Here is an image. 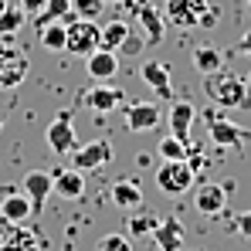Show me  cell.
Returning <instances> with one entry per match:
<instances>
[{
  "label": "cell",
  "mask_w": 251,
  "mask_h": 251,
  "mask_svg": "<svg viewBox=\"0 0 251 251\" xmlns=\"http://www.w3.org/2000/svg\"><path fill=\"white\" fill-rule=\"evenodd\" d=\"M105 3H119V0H105Z\"/></svg>",
  "instance_id": "cell-38"
},
{
  "label": "cell",
  "mask_w": 251,
  "mask_h": 251,
  "mask_svg": "<svg viewBox=\"0 0 251 251\" xmlns=\"http://www.w3.org/2000/svg\"><path fill=\"white\" fill-rule=\"evenodd\" d=\"M238 231H241L245 238H251V210H245V214L238 217Z\"/></svg>",
  "instance_id": "cell-34"
},
{
  "label": "cell",
  "mask_w": 251,
  "mask_h": 251,
  "mask_svg": "<svg viewBox=\"0 0 251 251\" xmlns=\"http://www.w3.org/2000/svg\"><path fill=\"white\" fill-rule=\"evenodd\" d=\"M194 116H197L194 102H187V99H176V102L170 105V132H173L176 139H183V143H187V136H190V126H194Z\"/></svg>",
  "instance_id": "cell-16"
},
{
  "label": "cell",
  "mask_w": 251,
  "mask_h": 251,
  "mask_svg": "<svg viewBox=\"0 0 251 251\" xmlns=\"http://www.w3.org/2000/svg\"><path fill=\"white\" fill-rule=\"evenodd\" d=\"M21 7H24V14H31V17H38L44 10V0H21Z\"/></svg>",
  "instance_id": "cell-33"
},
{
  "label": "cell",
  "mask_w": 251,
  "mask_h": 251,
  "mask_svg": "<svg viewBox=\"0 0 251 251\" xmlns=\"http://www.w3.org/2000/svg\"><path fill=\"white\" fill-rule=\"evenodd\" d=\"M102 41V27L95 21H85V17H75L68 21V38H65V51L78 54V58H88Z\"/></svg>",
  "instance_id": "cell-3"
},
{
  "label": "cell",
  "mask_w": 251,
  "mask_h": 251,
  "mask_svg": "<svg viewBox=\"0 0 251 251\" xmlns=\"http://www.w3.org/2000/svg\"><path fill=\"white\" fill-rule=\"evenodd\" d=\"M207 136L214 146H221V150H241L245 143H248V129H241V126L227 123V119H217V116H210L207 119Z\"/></svg>",
  "instance_id": "cell-7"
},
{
  "label": "cell",
  "mask_w": 251,
  "mask_h": 251,
  "mask_svg": "<svg viewBox=\"0 0 251 251\" xmlns=\"http://www.w3.org/2000/svg\"><path fill=\"white\" fill-rule=\"evenodd\" d=\"M156 224H160V217H156L153 210H143V214H129V221H126L129 234H153V231H156Z\"/></svg>",
  "instance_id": "cell-27"
},
{
  "label": "cell",
  "mask_w": 251,
  "mask_h": 251,
  "mask_svg": "<svg viewBox=\"0 0 251 251\" xmlns=\"http://www.w3.org/2000/svg\"><path fill=\"white\" fill-rule=\"evenodd\" d=\"M54 194L58 197H65V201H78V197H85V176L82 170H58L54 173Z\"/></svg>",
  "instance_id": "cell-18"
},
{
  "label": "cell",
  "mask_w": 251,
  "mask_h": 251,
  "mask_svg": "<svg viewBox=\"0 0 251 251\" xmlns=\"http://www.w3.org/2000/svg\"><path fill=\"white\" fill-rule=\"evenodd\" d=\"M31 217V201L27 194H10L0 201V221H10V224H24Z\"/></svg>",
  "instance_id": "cell-21"
},
{
  "label": "cell",
  "mask_w": 251,
  "mask_h": 251,
  "mask_svg": "<svg viewBox=\"0 0 251 251\" xmlns=\"http://www.w3.org/2000/svg\"><path fill=\"white\" fill-rule=\"evenodd\" d=\"M0 132H3V116H0Z\"/></svg>",
  "instance_id": "cell-37"
},
{
  "label": "cell",
  "mask_w": 251,
  "mask_h": 251,
  "mask_svg": "<svg viewBox=\"0 0 251 251\" xmlns=\"http://www.w3.org/2000/svg\"><path fill=\"white\" fill-rule=\"evenodd\" d=\"M129 38V21H109L102 27V41L99 48H109V51H119V44Z\"/></svg>",
  "instance_id": "cell-24"
},
{
  "label": "cell",
  "mask_w": 251,
  "mask_h": 251,
  "mask_svg": "<svg viewBox=\"0 0 251 251\" xmlns=\"http://www.w3.org/2000/svg\"><path fill=\"white\" fill-rule=\"evenodd\" d=\"M112 201H116V207H123V210L143 207V187H139V180H132V176L116 180L112 183Z\"/></svg>",
  "instance_id": "cell-19"
},
{
  "label": "cell",
  "mask_w": 251,
  "mask_h": 251,
  "mask_svg": "<svg viewBox=\"0 0 251 251\" xmlns=\"http://www.w3.org/2000/svg\"><path fill=\"white\" fill-rule=\"evenodd\" d=\"M160 119H163V112H160L156 102L136 99V102L126 105V126H129V132H150V129L160 126Z\"/></svg>",
  "instance_id": "cell-9"
},
{
  "label": "cell",
  "mask_w": 251,
  "mask_h": 251,
  "mask_svg": "<svg viewBox=\"0 0 251 251\" xmlns=\"http://www.w3.org/2000/svg\"><path fill=\"white\" fill-rule=\"evenodd\" d=\"M183 238H187V227H183V221L180 217H160V224H156V231H153V241H156V248L160 251H180L183 248Z\"/></svg>",
  "instance_id": "cell-14"
},
{
  "label": "cell",
  "mask_w": 251,
  "mask_h": 251,
  "mask_svg": "<svg viewBox=\"0 0 251 251\" xmlns=\"http://www.w3.org/2000/svg\"><path fill=\"white\" fill-rule=\"evenodd\" d=\"M44 139H48V146L58 153V156H68L75 146H78V139H75V126H72V109H61L51 126H48V132H44Z\"/></svg>",
  "instance_id": "cell-6"
},
{
  "label": "cell",
  "mask_w": 251,
  "mask_h": 251,
  "mask_svg": "<svg viewBox=\"0 0 251 251\" xmlns=\"http://www.w3.org/2000/svg\"><path fill=\"white\" fill-rule=\"evenodd\" d=\"M102 10H105V0H72V14L85 21H99Z\"/></svg>",
  "instance_id": "cell-29"
},
{
  "label": "cell",
  "mask_w": 251,
  "mask_h": 251,
  "mask_svg": "<svg viewBox=\"0 0 251 251\" xmlns=\"http://www.w3.org/2000/svg\"><path fill=\"white\" fill-rule=\"evenodd\" d=\"M116 160V150L109 139H95V143H85V146H75L72 150V167L75 170H102L105 163Z\"/></svg>",
  "instance_id": "cell-5"
},
{
  "label": "cell",
  "mask_w": 251,
  "mask_h": 251,
  "mask_svg": "<svg viewBox=\"0 0 251 251\" xmlns=\"http://www.w3.org/2000/svg\"><path fill=\"white\" fill-rule=\"evenodd\" d=\"M207 0H167V17L173 27H197L201 14L207 10Z\"/></svg>",
  "instance_id": "cell-12"
},
{
  "label": "cell",
  "mask_w": 251,
  "mask_h": 251,
  "mask_svg": "<svg viewBox=\"0 0 251 251\" xmlns=\"http://www.w3.org/2000/svg\"><path fill=\"white\" fill-rule=\"evenodd\" d=\"M24 7H14V3H7V10L0 14V34L3 38H14L17 31H21V24H24Z\"/></svg>",
  "instance_id": "cell-26"
},
{
  "label": "cell",
  "mask_w": 251,
  "mask_h": 251,
  "mask_svg": "<svg viewBox=\"0 0 251 251\" xmlns=\"http://www.w3.org/2000/svg\"><path fill=\"white\" fill-rule=\"evenodd\" d=\"M143 44H146V38H132V31H129V38L119 44V51H123V54H139Z\"/></svg>",
  "instance_id": "cell-32"
},
{
  "label": "cell",
  "mask_w": 251,
  "mask_h": 251,
  "mask_svg": "<svg viewBox=\"0 0 251 251\" xmlns=\"http://www.w3.org/2000/svg\"><path fill=\"white\" fill-rule=\"evenodd\" d=\"M85 65H88V75H92L95 82H112V78L119 75V54L109 51V48H95V51L85 58Z\"/></svg>",
  "instance_id": "cell-15"
},
{
  "label": "cell",
  "mask_w": 251,
  "mask_h": 251,
  "mask_svg": "<svg viewBox=\"0 0 251 251\" xmlns=\"http://www.w3.org/2000/svg\"><path fill=\"white\" fill-rule=\"evenodd\" d=\"M24 194L31 201V214H41L48 197L54 194V173H44V170H31L24 176Z\"/></svg>",
  "instance_id": "cell-11"
},
{
  "label": "cell",
  "mask_w": 251,
  "mask_h": 251,
  "mask_svg": "<svg viewBox=\"0 0 251 251\" xmlns=\"http://www.w3.org/2000/svg\"><path fill=\"white\" fill-rule=\"evenodd\" d=\"M136 17H139L143 34H146V44H160V41H163V24H167V17H163L153 3H139Z\"/></svg>",
  "instance_id": "cell-17"
},
{
  "label": "cell",
  "mask_w": 251,
  "mask_h": 251,
  "mask_svg": "<svg viewBox=\"0 0 251 251\" xmlns=\"http://www.w3.org/2000/svg\"><path fill=\"white\" fill-rule=\"evenodd\" d=\"M41 34V48L44 51H51V54H58V51H65V38H68V24L65 21H51V24H44L38 27Z\"/></svg>",
  "instance_id": "cell-23"
},
{
  "label": "cell",
  "mask_w": 251,
  "mask_h": 251,
  "mask_svg": "<svg viewBox=\"0 0 251 251\" xmlns=\"http://www.w3.org/2000/svg\"><path fill=\"white\" fill-rule=\"evenodd\" d=\"M204 92L221 109H248V102H251L248 82L238 78V75H227V72H210L204 78Z\"/></svg>",
  "instance_id": "cell-1"
},
{
  "label": "cell",
  "mask_w": 251,
  "mask_h": 251,
  "mask_svg": "<svg viewBox=\"0 0 251 251\" xmlns=\"http://www.w3.org/2000/svg\"><path fill=\"white\" fill-rule=\"evenodd\" d=\"M27 72H31L27 54L10 41V38H3L0 41V88H17V85L27 78Z\"/></svg>",
  "instance_id": "cell-2"
},
{
  "label": "cell",
  "mask_w": 251,
  "mask_h": 251,
  "mask_svg": "<svg viewBox=\"0 0 251 251\" xmlns=\"http://www.w3.org/2000/svg\"><path fill=\"white\" fill-rule=\"evenodd\" d=\"M238 51H241V54H248V58H251V31H245V34L238 38Z\"/></svg>",
  "instance_id": "cell-35"
},
{
  "label": "cell",
  "mask_w": 251,
  "mask_h": 251,
  "mask_svg": "<svg viewBox=\"0 0 251 251\" xmlns=\"http://www.w3.org/2000/svg\"><path fill=\"white\" fill-rule=\"evenodd\" d=\"M82 102L92 109V112H112V109H119V105L126 102V92L119 88V85H112V82H95L82 95Z\"/></svg>",
  "instance_id": "cell-8"
},
{
  "label": "cell",
  "mask_w": 251,
  "mask_h": 251,
  "mask_svg": "<svg viewBox=\"0 0 251 251\" xmlns=\"http://www.w3.org/2000/svg\"><path fill=\"white\" fill-rule=\"evenodd\" d=\"M190 58H194V68H197V72H204V75L224 68V51H221V48H214V44H201V48H194V51H190Z\"/></svg>",
  "instance_id": "cell-22"
},
{
  "label": "cell",
  "mask_w": 251,
  "mask_h": 251,
  "mask_svg": "<svg viewBox=\"0 0 251 251\" xmlns=\"http://www.w3.org/2000/svg\"><path fill=\"white\" fill-rule=\"evenodd\" d=\"M248 14H251V0H248Z\"/></svg>",
  "instance_id": "cell-39"
},
{
  "label": "cell",
  "mask_w": 251,
  "mask_h": 251,
  "mask_svg": "<svg viewBox=\"0 0 251 251\" xmlns=\"http://www.w3.org/2000/svg\"><path fill=\"white\" fill-rule=\"evenodd\" d=\"M156 153H160L163 160H187V156H190V150H187V143H183V139H176L173 132L160 139V146H156Z\"/></svg>",
  "instance_id": "cell-28"
},
{
  "label": "cell",
  "mask_w": 251,
  "mask_h": 251,
  "mask_svg": "<svg viewBox=\"0 0 251 251\" xmlns=\"http://www.w3.org/2000/svg\"><path fill=\"white\" fill-rule=\"evenodd\" d=\"M217 21H221V10H217V7H207V10L201 14L197 27H204V31H210V27H217Z\"/></svg>",
  "instance_id": "cell-31"
},
{
  "label": "cell",
  "mask_w": 251,
  "mask_h": 251,
  "mask_svg": "<svg viewBox=\"0 0 251 251\" xmlns=\"http://www.w3.org/2000/svg\"><path fill=\"white\" fill-rule=\"evenodd\" d=\"M156 187L170 194V197H180L194 187V170L187 160H163L156 167Z\"/></svg>",
  "instance_id": "cell-4"
},
{
  "label": "cell",
  "mask_w": 251,
  "mask_h": 251,
  "mask_svg": "<svg viewBox=\"0 0 251 251\" xmlns=\"http://www.w3.org/2000/svg\"><path fill=\"white\" fill-rule=\"evenodd\" d=\"M61 17H72V0H44V10L34 17V24L44 27V24L61 21Z\"/></svg>",
  "instance_id": "cell-25"
},
{
  "label": "cell",
  "mask_w": 251,
  "mask_h": 251,
  "mask_svg": "<svg viewBox=\"0 0 251 251\" xmlns=\"http://www.w3.org/2000/svg\"><path fill=\"white\" fill-rule=\"evenodd\" d=\"M0 251H41V238L31 234L24 224L0 221Z\"/></svg>",
  "instance_id": "cell-10"
},
{
  "label": "cell",
  "mask_w": 251,
  "mask_h": 251,
  "mask_svg": "<svg viewBox=\"0 0 251 251\" xmlns=\"http://www.w3.org/2000/svg\"><path fill=\"white\" fill-rule=\"evenodd\" d=\"M143 82L150 85L160 99H170V92H173V82H170V68L163 61H146L143 65Z\"/></svg>",
  "instance_id": "cell-20"
},
{
  "label": "cell",
  "mask_w": 251,
  "mask_h": 251,
  "mask_svg": "<svg viewBox=\"0 0 251 251\" xmlns=\"http://www.w3.org/2000/svg\"><path fill=\"white\" fill-rule=\"evenodd\" d=\"M234 183H201L194 194V207L201 214H224L227 207V194Z\"/></svg>",
  "instance_id": "cell-13"
},
{
  "label": "cell",
  "mask_w": 251,
  "mask_h": 251,
  "mask_svg": "<svg viewBox=\"0 0 251 251\" xmlns=\"http://www.w3.org/2000/svg\"><path fill=\"white\" fill-rule=\"evenodd\" d=\"M248 88H251V75H248Z\"/></svg>",
  "instance_id": "cell-40"
},
{
  "label": "cell",
  "mask_w": 251,
  "mask_h": 251,
  "mask_svg": "<svg viewBox=\"0 0 251 251\" xmlns=\"http://www.w3.org/2000/svg\"><path fill=\"white\" fill-rule=\"evenodd\" d=\"M95 251H132V245L126 234H105V238H99Z\"/></svg>",
  "instance_id": "cell-30"
},
{
  "label": "cell",
  "mask_w": 251,
  "mask_h": 251,
  "mask_svg": "<svg viewBox=\"0 0 251 251\" xmlns=\"http://www.w3.org/2000/svg\"><path fill=\"white\" fill-rule=\"evenodd\" d=\"M7 3H10V0H0V14H3V10H7Z\"/></svg>",
  "instance_id": "cell-36"
}]
</instances>
